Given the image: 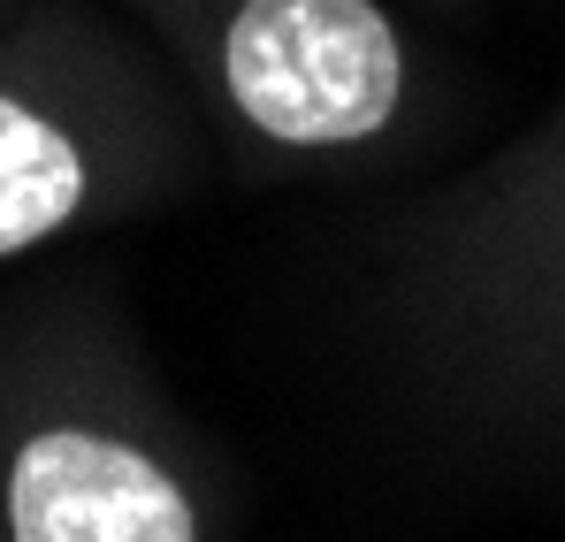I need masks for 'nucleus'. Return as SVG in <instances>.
<instances>
[{
  "label": "nucleus",
  "mask_w": 565,
  "mask_h": 542,
  "mask_svg": "<svg viewBox=\"0 0 565 542\" xmlns=\"http://www.w3.org/2000/svg\"><path fill=\"white\" fill-rule=\"evenodd\" d=\"M85 206V153L77 138L39 115L31 99L0 92V261L46 245Z\"/></svg>",
  "instance_id": "7ed1b4c3"
},
{
  "label": "nucleus",
  "mask_w": 565,
  "mask_h": 542,
  "mask_svg": "<svg viewBox=\"0 0 565 542\" xmlns=\"http://www.w3.org/2000/svg\"><path fill=\"white\" fill-rule=\"evenodd\" d=\"M214 70L268 146H367L405 107V31L382 0H230Z\"/></svg>",
  "instance_id": "f257e3e1"
},
{
  "label": "nucleus",
  "mask_w": 565,
  "mask_h": 542,
  "mask_svg": "<svg viewBox=\"0 0 565 542\" xmlns=\"http://www.w3.org/2000/svg\"><path fill=\"white\" fill-rule=\"evenodd\" d=\"M8 542H199V512L138 444L39 428L8 466Z\"/></svg>",
  "instance_id": "f03ea898"
}]
</instances>
